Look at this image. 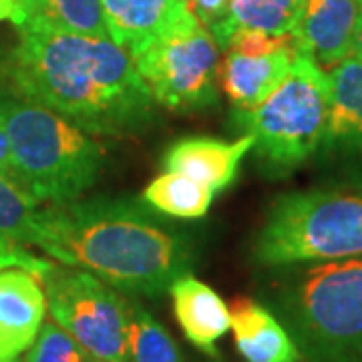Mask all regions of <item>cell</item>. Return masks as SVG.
<instances>
[{"label":"cell","mask_w":362,"mask_h":362,"mask_svg":"<svg viewBox=\"0 0 362 362\" xmlns=\"http://www.w3.org/2000/svg\"><path fill=\"white\" fill-rule=\"evenodd\" d=\"M40 284L54 322L97 362H129V302L89 272L52 264Z\"/></svg>","instance_id":"cell-7"},{"label":"cell","mask_w":362,"mask_h":362,"mask_svg":"<svg viewBox=\"0 0 362 362\" xmlns=\"http://www.w3.org/2000/svg\"><path fill=\"white\" fill-rule=\"evenodd\" d=\"M2 21H13L14 26L23 23V13L18 6V0H0V23Z\"/></svg>","instance_id":"cell-25"},{"label":"cell","mask_w":362,"mask_h":362,"mask_svg":"<svg viewBox=\"0 0 362 362\" xmlns=\"http://www.w3.org/2000/svg\"><path fill=\"white\" fill-rule=\"evenodd\" d=\"M187 4L195 14V18L206 28H209L214 23H218L226 16L230 0H187Z\"/></svg>","instance_id":"cell-23"},{"label":"cell","mask_w":362,"mask_h":362,"mask_svg":"<svg viewBox=\"0 0 362 362\" xmlns=\"http://www.w3.org/2000/svg\"><path fill=\"white\" fill-rule=\"evenodd\" d=\"M47 310V294L35 274L0 272V362H16L35 344Z\"/></svg>","instance_id":"cell-9"},{"label":"cell","mask_w":362,"mask_h":362,"mask_svg":"<svg viewBox=\"0 0 362 362\" xmlns=\"http://www.w3.org/2000/svg\"><path fill=\"white\" fill-rule=\"evenodd\" d=\"M129 362H183L175 340L139 302L129 300Z\"/></svg>","instance_id":"cell-20"},{"label":"cell","mask_w":362,"mask_h":362,"mask_svg":"<svg viewBox=\"0 0 362 362\" xmlns=\"http://www.w3.org/2000/svg\"><path fill=\"white\" fill-rule=\"evenodd\" d=\"M30 247L133 296H159L192 268V250L147 207L117 197L39 204Z\"/></svg>","instance_id":"cell-2"},{"label":"cell","mask_w":362,"mask_h":362,"mask_svg":"<svg viewBox=\"0 0 362 362\" xmlns=\"http://www.w3.org/2000/svg\"><path fill=\"white\" fill-rule=\"evenodd\" d=\"M306 0H230L226 16L207 30L220 49L235 28H258L270 35H292L302 21Z\"/></svg>","instance_id":"cell-17"},{"label":"cell","mask_w":362,"mask_h":362,"mask_svg":"<svg viewBox=\"0 0 362 362\" xmlns=\"http://www.w3.org/2000/svg\"><path fill=\"white\" fill-rule=\"evenodd\" d=\"M330 109V78L314 59L296 54L286 78L252 111L233 121L254 139V153L280 173L292 171L322 145Z\"/></svg>","instance_id":"cell-6"},{"label":"cell","mask_w":362,"mask_h":362,"mask_svg":"<svg viewBox=\"0 0 362 362\" xmlns=\"http://www.w3.org/2000/svg\"><path fill=\"white\" fill-rule=\"evenodd\" d=\"M133 63L153 99L171 111L204 109L218 97L220 47L195 14L145 47Z\"/></svg>","instance_id":"cell-8"},{"label":"cell","mask_w":362,"mask_h":362,"mask_svg":"<svg viewBox=\"0 0 362 362\" xmlns=\"http://www.w3.org/2000/svg\"><path fill=\"white\" fill-rule=\"evenodd\" d=\"M6 77L11 89L90 135H127L153 117V95L131 54L109 37L23 23Z\"/></svg>","instance_id":"cell-1"},{"label":"cell","mask_w":362,"mask_h":362,"mask_svg":"<svg viewBox=\"0 0 362 362\" xmlns=\"http://www.w3.org/2000/svg\"><path fill=\"white\" fill-rule=\"evenodd\" d=\"M235 349L246 362H302L300 350L280 318L250 298H238L230 308Z\"/></svg>","instance_id":"cell-15"},{"label":"cell","mask_w":362,"mask_h":362,"mask_svg":"<svg viewBox=\"0 0 362 362\" xmlns=\"http://www.w3.org/2000/svg\"><path fill=\"white\" fill-rule=\"evenodd\" d=\"M23 362H97L59 324L45 322Z\"/></svg>","instance_id":"cell-21"},{"label":"cell","mask_w":362,"mask_h":362,"mask_svg":"<svg viewBox=\"0 0 362 362\" xmlns=\"http://www.w3.org/2000/svg\"><path fill=\"white\" fill-rule=\"evenodd\" d=\"M294 57V47H286L262 57L228 52L220 66L221 87L238 111H252L280 87Z\"/></svg>","instance_id":"cell-16"},{"label":"cell","mask_w":362,"mask_h":362,"mask_svg":"<svg viewBox=\"0 0 362 362\" xmlns=\"http://www.w3.org/2000/svg\"><path fill=\"white\" fill-rule=\"evenodd\" d=\"M185 338L207 356H218L216 344L230 330V308L223 298L189 272L168 290Z\"/></svg>","instance_id":"cell-14"},{"label":"cell","mask_w":362,"mask_h":362,"mask_svg":"<svg viewBox=\"0 0 362 362\" xmlns=\"http://www.w3.org/2000/svg\"><path fill=\"white\" fill-rule=\"evenodd\" d=\"M352 57L362 59V11L358 16V25H356V33H354V40H352Z\"/></svg>","instance_id":"cell-26"},{"label":"cell","mask_w":362,"mask_h":362,"mask_svg":"<svg viewBox=\"0 0 362 362\" xmlns=\"http://www.w3.org/2000/svg\"><path fill=\"white\" fill-rule=\"evenodd\" d=\"M0 177L11 181L18 187V175H16V168H14L11 145H8V137L2 129V125H0Z\"/></svg>","instance_id":"cell-24"},{"label":"cell","mask_w":362,"mask_h":362,"mask_svg":"<svg viewBox=\"0 0 362 362\" xmlns=\"http://www.w3.org/2000/svg\"><path fill=\"white\" fill-rule=\"evenodd\" d=\"M214 195L216 192L204 183L183 173L165 171L145 187L143 199L159 214L183 220H197L207 214Z\"/></svg>","instance_id":"cell-19"},{"label":"cell","mask_w":362,"mask_h":362,"mask_svg":"<svg viewBox=\"0 0 362 362\" xmlns=\"http://www.w3.org/2000/svg\"><path fill=\"white\" fill-rule=\"evenodd\" d=\"M254 256L266 268L362 256V189L280 195L268 209Z\"/></svg>","instance_id":"cell-5"},{"label":"cell","mask_w":362,"mask_h":362,"mask_svg":"<svg viewBox=\"0 0 362 362\" xmlns=\"http://www.w3.org/2000/svg\"><path fill=\"white\" fill-rule=\"evenodd\" d=\"M0 125L8 137L18 187L37 204L83 197L99 180L103 145L63 115L0 87Z\"/></svg>","instance_id":"cell-4"},{"label":"cell","mask_w":362,"mask_h":362,"mask_svg":"<svg viewBox=\"0 0 362 362\" xmlns=\"http://www.w3.org/2000/svg\"><path fill=\"white\" fill-rule=\"evenodd\" d=\"M18 6L23 23L49 26L63 33L109 37L101 0H18Z\"/></svg>","instance_id":"cell-18"},{"label":"cell","mask_w":362,"mask_h":362,"mask_svg":"<svg viewBox=\"0 0 362 362\" xmlns=\"http://www.w3.org/2000/svg\"><path fill=\"white\" fill-rule=\"evenodd\" d=\"M272 312L304 362H362V256L284 268Z\"/></svg>","instance_id":"cell-3"},{"label":"cell","mask_w":362,"mask_h":362,"mask_svg":"<svg viewBox=\"0 0 362 362\" xmlns=\"http://www.w3.org/2000/svg\"><path fill=\"white\" fill-rule=\"evenodd\" d=\"M16 362H23V361H16Z\"/></svg>","instance_id":"cell-27"},{"label":"cell","mask_w":362,"mask_h":362,"mask_svg":"<svg viewBox=\"0 0 362 362\" xmlns=\"http://www.w3.org/2000/svg\"><path fill=\"white\" fill-rule=\"evenodd\" d=\"M330 109L322 137L324 153L362 161V59L346 57L328 73Z\"/></svg>","instance_id":"cell-12"},{"label":"cell","mask_w":362,"mask_h":362,"mask_svg":"<svg viewBox=\"0 0 362 362\" xmlns=\"http://www.w3.org/2000/svg\"><path fill=\"white\" fill-rule=\"evenodd\" d=\"M109 39L131 59L194 16L187 0H101Z\"/></svg>","instance_id":"cell-11"},{"label":"cell","mask_w":362,"mask_h":362,"mask_svg":"<svg viewBox=\"0 0 362 362\" xmlns=\"http://www.w3.org/2000/svg\"><path fill=\"white\" fill-rule=\"evenodd\" d=\"M362 0H306L302 21L292 33L296 54L320 66H334L352 52Z\"/></svg>","instance_id":"cell-10"},{"label":"cell","mask_w":362,"mask_h":362,"mask_svg":"<svg viewBox=\"0 0 362 362\" xmlns=\"http://www.w3.org/2000/svg\"><path fill=\"white\" fill-rule=\"evenodd\" d=\"M286 47H294L292 35H270L258 28H235L226 49L228 52L262 57V54H270Z\"/></svg>","instance_id":"cell-22"},{"label":"cell","mask_w":362,"mask_h":362,"mask_svg":"<svg viewBox=\"0 0 362 362\" xmlns=\"http://www.w3.org/2000/svg\"><path fill=\"white\" fill-rule=\"evenodd\" d=\"M252 147L254 139L250 135H244L233 143L189 137L169 147L163 157V168L165 171L183 173L199 181L218 194L235 180L240 163L252 151Z\"/></svg>","instance_id":"cell-13"}]
</instances>
